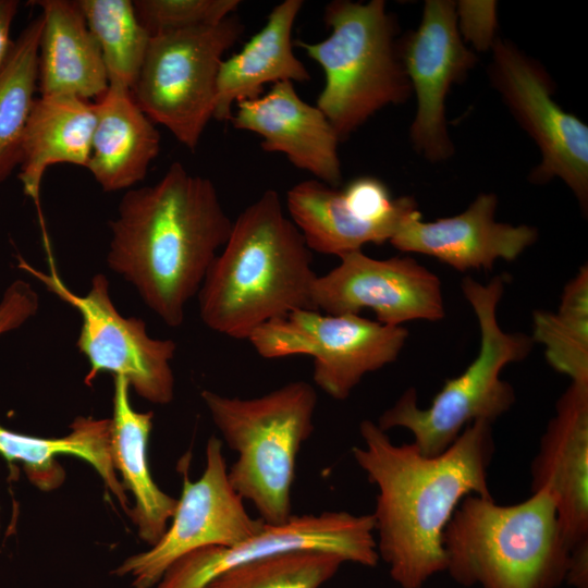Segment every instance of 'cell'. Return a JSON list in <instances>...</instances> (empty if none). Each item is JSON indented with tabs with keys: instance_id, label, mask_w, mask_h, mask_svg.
Listing matches in <instances>:
<instances>
[{
	"instance_id": "30",
	"label": "cell",
	"mask_w": 588,
	"mask_h": 588,
	"mask_svg": "<svg viewBox=\"0 0 588 588\" xmlns=\"http://www.w3.org/2000/svg\"><path fill=\"white\" fill-rule=\"evenodd\" d=\"M136 15L150 35L215 25L233 15L240 0H135Z\"/></svg>"
},
{
	"instance_id": "18",
	"label": "cell",
	"mask_w": 588,
	"mask_h": 588,
	"mask_svg": "<svg viewBox=\"0 0 588 588\" xmlns=\"http://www.w3.org/2000/svg\"><path fill=\"white\" fill-rule=\"evenodd\" d=\"M235 128L256 133L268 152H281L296 168L332 187L342 181L335 130L317 106L305 102L292 82H280L254 99L236 103Z\"/></svg>"
},
{
	"instance_id": "6",
	"label": "cell",
	"mask_w": 588,
	"mask_h": 588,
	"mask_svg": "<svg viewBox=\"0 0 588 588\" xmlns=\"http://www.w3.org/2000/svg\"><path fill=\"white\" fill-rule=\"evenodd\" d=\"M228 446L237 453L228 470L236 493L250 501L266 524L286 522L296 458L314 431L317 393L303 380L250 399L200 393Z\"/></svg>"
},
{
	"instance_id": "13",
	"label": "cell",
	"mask_w": 588,
	"mask_h": 588,
	"mask_svg": "<svg viewBox=\"0 0 588 588\" xmlns=\"http://www.w3.org/2000/svg\"><path fill=\"white\" fill-rule=\"evenodd\" d=\"M299 550L333 552L345 562L366 567L379 562L371 514H293L282 524H265L258 534L236 544L203 547L181 556L167 568L156 588H203L234 566Z\"/></svg>"
},
{
	"instance_id": "16",
	"label": "cell",
	"mask_w": 588,
	"mask_h": 588,
	"mask_svg": "<svg viewBox=\"0 0 588 588\" xmlns=\"http://www.w3.org/2000/svg\"><path fill=\"white\" fill-rule=\"evenodd\" d=\"M498 197L481 193L461 213L424 221L418 208L390 238L396 249L431 256L458 271L491 270L499 259H517L538 238L537 229L494 219Z\"/></svg>"
},
{
	"instance_id": "34",
	"label": "cell",
	"mask_w": 588,
	"mask_h": 588,
	"mask_svg": "<svg viewBox=\"0 0 588 588\" xmlns=\"http://www.w3.org/2000/svg\"><path fill=\"white\" fill-rule=\"evenodd\" d=\"M19 5L17 0H0V71L3 69L13 46L14 40L10 38V32Z\"/></svg>"
},
{
	"instance_id": "33",
	"label": "cell",
	"mask_w": 588,
	"mask_h": 588,
	"mask_svg": "<svg viewBox=\"0 0 588 588\" xmlns=\"http://www.w3.org/2000/svg\"><path fill=\"white\" fill-rule=\"evenodd\" d=\"M564 583L574 588H588V540L571 549Z\"/></svg>"
},
{
	"instance_id": "19",
	"label": "cell",
	"mask_w": 588,
	"mask_h": 588,
	"mask_svg": "<svg viewBox=\"0 0 588 588\" xmlns=\"http://www.w3.org/2000/svg\"><path fill=\"white\" fill-rule=\"evenodd\" d=\"M94 101L96 117L87 169L105 192L144 180L160 149V134L127 87L109 84Z\"/></svg>"
},
{
	"instance_id": "21",
	"label": "cell",
	"mask_w": 588,
	"mask_h": 588,
	"mask_svg": "<svg viewBox=\"0 0 588 588\" xmlns=\"http://www.w3.org/2000/svg\"><path fill=\"white\" fill-rule=\"evenodd\" d=\"M42 29L38 53L40 96L97 99L108 88L100 48L75 1L38 0Z\"/></svg>"
},
{
	"instance_id": "1",
	"label": "cell",
	"mask_w": 588,
	"mask_h": 588,
	"mask_svg": "<svg viewBox=\"0 0 588 588\" xmlns=\"http://www.w3.org/2000/svg\"><path fill=\"white\" fill-rule=\"evenodd\" d=\"M364 446L352 454L378 489L371 514L376 547L400 588H422L446 569L443 534L462 500L492 498V424L468 425L444 452L427 456L412 443L394 444L377 422L359 425Z\"/></svg>"
},
{
	"instance_id": "23",
	"label": "cell",
	"mask_w": 588,
	"mask_h": 588,
	"mask_svg": "<svg viewBox=\"0 0 588 588\" xmlns=\"http://www.w3.org/2000/svg\"><path fill=\"white\" fill-rule=\"evenodd\" d=\"M154 413L135 412L130 403V384L114 376L113 416L110 419V453L123 487L135 499L130 515L139 537L154 546L168 528L177 500L164 493L154 481L147 462V444Z\"/></svg>"
},
{
	"instance_id": "32",
	"label": "cell",
	"mask_w": 588,
	"mask_h": 588,
	"mask_svg": "<svg viewBox=\"0 0 588 588\" xmlns=\"http://www.w3.org/2000/svg\"><path fill=\"white\" fill-rule=\"evenodd\" d=\"M39 298L29 283L14 281L0 302V334L22 326L37 313Z\"/></svg>"
},
{
	"instance_id": "9",
	"label": "cell",
	"mask_w": 588,
	"mask_h": 588,
	"mask_svg": "<svg viewBox=\"0 0 588 588\" xmlns=\"http://www.w3.org/2000/svg\"><path fill=\"white\" fill-rule=\"evenodd\" d=\"M407 338L403 326L303 309L264 323L247 340L264 358L313 357L314 382L344 401L367 373L394 363Z\"/></svg>"
},
{
	"instance_id": "25",
	"label": "cell",
	"mask_w": 588,
	"mask_h": 588,
	"mask_svg": "<svg viewBox=\"0 0 588 588\" xmlns=\"http://www.w3.org/2000/svg\"><path fill=\"white\" fill-rule=\"evenodd\" d=\"M286 209L311 252L339 258L362 250L368 243L389 242L402 222L363 219L341 191L316 179L299 182L289 189Z\"/></svg>"
},
{
	"instance_id": "7",
	"label": "cell",
	"mask_w": 588,
	"mask_h": 588,
	"mask_svg": "<svg viewBox=\"0 0 588 588\" xmlns=\"http://www.w3.org/2000/svg\"><path fill=\"white\" fill-rule=\"evenodd\" d=\"M330 35L318 42L296 41L324 72L317 108L340 140L377 111L405 102L412 86L401 61L397 26L383 0H335L327 4Z\"/></svg>"
},
{
	"instance_id": "31",
	"label": "cell",
	"mask_w": 588,
	"mask_h": 588,
	"mask_svg": "<svg viewBox=\"0 0 588 588\" xmlns=\"http://www.w3.org/2000/svg\"><path fill=\"white\" fill-rule=\"evenodd\" d=\"M455 11L463 41L479 51L491 49L498 38L497 2L463 0L455 3Z\"/></svg>"
},
{
	"instance_id": "27",
	"label": "cell",
	"mask_w": 588,
	"mask_h": 588,
	"mask_svg": "<svg viewBox=\"0 0 588 588\" xmlns=\"http://www.w3.org/2000/svg\"><path fill=\"white\" fill-rule=\"evenodd\" d=\"M534 343L544 347L548 364L571 382L588 383V267L564 285L556 311L532 313Z\"/></svg>"
},
{
	"instance_id": "12",
	"label": "cell",
	"mask_w": 588,
	"mask_h": 588,
	"mask_svg": "<svg viewBox=\"0 0 588 588\" xmlns=\"http://www.w3.org/2000/svg\"><path fill=\"white\" fill-rule=\"evenodd\" d=\"M183 490L170 527L145 552L127 558L115 571L131 575L133 588L155 587L181 556L203 547H230L258 534L265 526L253 518L231 486L222 441L212 436L206 445V466L196 481L188 478V458L181 460Z\"/></svg>"
},
{
	"instance_id": "5",
	"label": "cell",
	"mask_w": 588,
	"mask_h": 588,
	"mask_svg": "<svg viewBox=\"0 0 588 588\" xmlns=\"http://www.w3.org/2000/svg\"><path fill=\"white\" fill-rule=\"evenodd\" d=\"M505 280L497 275L488 283L464 278L461 289L476 316L480 345L476 358L457 377L448 379L427 408L418 405L415 388L406 389L379 417L383 431L404 428L413 443L427 456L444 452L463 430L477 420L493 424L515 403L514 388L501 378L505 366L525 359L534 346L530 335L504 331L498 305Z\"/></svg>"
},
{
	"instance_id": "17",
	"label": "cell",
	"mask_w": 588,
	"mask_h": 588,
	"mask_svg": "<svg viewBox=\"0 0 588 588\" xmlns=\"http://www.w3.org/2000/svg\"><path fill=\"white\" fill-rule=\"evenodd\" d=\"M530 476L531 492L553 498L569 549L588 540V383L571 382L558 399Z\"/></svg>"
},
{
	"instance_id": "10",
	"label": "cell",
	"mask_w": 588,
	"mask_h": 588,
	"mask_svg": "<svg viewBox=\"0 0 588 588\" xmlns=\"http://www.w3.org/2000/svg\"><path fill=\"white\" fill-rule=\"evenodd\" d=\"M49 272H42L19 257V268L32 274L82 319L76 342L87 358L89 370L84 382L91 385L98 373L108 371L126 379L143 399L168 404L174 395V376L170 365L176 344L172 340L150 338L140 318L124 317L114 307L105 274L93 277L85 295L73 293L61 280L51 250L47 252Z\"/></svg>"
},
{
	"instance_id": "20",
	"label": "cell",
	"mask_w": 588,
	"mask_h": 588,
	"mask_svg": "<svg viewBox=\"0 0 588 588\" xmlns=\"http://www.w3.org/2000/svg\"><path fill=\"white\" fill-rule=\"evenodd\" d=\"M95 122L94 103L89 100L65 95L34 100L22 139L17 177L23 193L36 206L45 244L49 236L40 208L44 173L56 163L86 168Z\"/></svg>"
},
{
	"instance_id": "15",
	"label": "cell",
	"mask_w": 588,
	"mask_h": 588,
	"mask_svg": "<svg viewBox=\"0 0 588 588\" xmlns=\"http://www.w3.org/2000/svg\"><path fill=\"white\" fill-rule=\"evenodd\" d=\"M397 47L417 102L411 142L428 161H444L454 152L445 118L446 96L477 60L458 33L455 2L427 0L418 27L400 38Z\"/></svg>"
},
{
	"instance_id": "26",
	"label": "cell",
	"mask_w": 588,
	"mask_h": 588,
	"mask_svg": "<svg viewBox=\"0 0 588 588\" xmlns=\"http://www.w3.org/2000/svg\"><path fill=\"white\" fill-rule=\"evenodd\" d=\"M41 29L39 15L13 41L0 71V183L20 164L22 139L37 89Z\"/></svg>"
},
{
	"instance_id": "22",
	"label": "cell",
	"mask_w": 588,
	"mask_h": 588,
	"mask_svg": "<svg viewBox=\"0 0 588 588\" xmlns=\"http://www.w3.org/2000/svg\"><path fill=\"white\" fill-rule=\"evenodd\" d=\"M302 7V0H284L275 5L264 27L238 52L222 61L213 119L230 121L233 105L259 97L268 83L310 79L293 51L292 29Z\"/></svg>"
},
{
	"instance_id": "4",
	"label": "cell",
	"mask_w": 588,
	"mask_h": 588,
	"mask_svg": "<svg viewBox=\"0 0 588 588\" xmlns=\"http://www.w3.org/2000/svg\"><path fill=\"white\" fill-rule=\"evenodd\" d=\"M443 549L450 576L481 588H556L571 552L544 490L510 505L465 497L445 527Z\"/></svg>"
},
{
	"instance_id": "29",
	"label": "cell",
	"mask_w": 588,
	"mask_h": 588,
	"mask_svg": "<svg viewBox=\"0 0 588 588\" xmlns=\"http://www.w3.org/2000/svg\"><path fill=\"white\" fill-rule=\"evenodd\" d=\"M344 563L329 551L285 552L229 568L203 588H320Z\"/></svg>"
},
{
	"instance_id": "2",
	"label": "cell",
	"mask_w": 588,
	"mask_h": 588,
	"mask_svg": "<svg viewBox=\"0 0 588 588\" xmlns=\"http://www.w3.org/2000/svg\"><path fill=\"white\" fill-rule=\"evenodd\" d=\"M118 212L109 268L166 324L181 326L232 229L213 183L173 162L156 184L128 189Z\"/></svg>"
},
{
	"instance_id": "3",
	"label": "cell",
	"mask_w": 588,
	"mask_h": 588,
	"mask_svg": "<svg viewBox=\"0 0 588 588\" xmlns=\"http://www.w3.org/2000/svg\"><path fill=\"white\" fill-rule=\"evenodd\" d=\"M311 250L284 213L281 198L265 191L233 221L226 243L198 292L199 315L211 330L248 339L264 323L296 310H317Z\"/></svg>"
},
{
	"instance_id": "11",
	"label": "cell",
	"mask_w": 588,
	"mask_h": 588,
	"mask_svg": "<svg viewBox=\"0 0 588 588\" xmlns=\"http://www.w3.org/2000/svg\"><path fill=\"white\" fill-rule=\"evenodd\" d=\"M491 51L490 82L541 154V162L530 172L529 181L544 184L561 179L586 213L588 126L553 99L552 81L537 60L500 37Z\"/></svg>"
},
{
	"instance_id": "14",
	"label": "cell",
	"mask_w": 588,
	"mask_h": 588,
	"mask_svg": "<svg viewBox=\"0 0 588 588\" xmlns=\"http://www.w3.org/2000/svg\"><path fill=\"white\" fill-rule=\"evenodd\" d=\"M313 301L317 310L330 315L370 309L388 326L445 317L437 274L411 257L377 259L362 250L341 256L338 266L317 275Z\"/></svg>"
},
{
	"instance_id": "24",
	"label": "cell",
	"mask_w": 588,
	"mask_h": 588,
	"mask_svg": "<svg viewBox=\"0 0 588 588\" xmlns=\"http://www.w3.org/2000/svg\"><path fill=\"white\" fill-rule=\"evenodd\" d=\"M110 427V419L77 417L66 436L37 438L0 426V455L8 461L23 463L28 478L42 490L58 488L64 480L65 474L57 456H78L96 469L107 489L130 514L125 489L118 480L111 460Z\"/></svg>"
},
{
	"instance_id": "28",
	"label": "cell",
	"mask_w": 588,
	"mask_h": 588,
	"mask_svg": "<svg viewBox=\"0 0 588 588\" xmlns=\"http://www.w3.org/2000/svg\"><path fill=\"white\" fill-rule=\"evenodd\" d=\"M103 59L109 84L133 89L150 34L139 22L131 0H77Z\"/></svg>"
},
{
	"instance_id": "8",
	"label": "cell",
	"mask_w": 588,
	"mask_h": 588,
	"mask_svg": "<svg viewBox=\"0 0 588 588\" xmlns=\"http://www.w3.org/2000/svg\"><path fill=\"white\" fill-rule=\"evenodd\" d=\"M243 29L233 14L215 25L150 36L132 89L134 100L188 149L197 147L213 118L220 65Z\"/></svg>"
}]
</instances>
